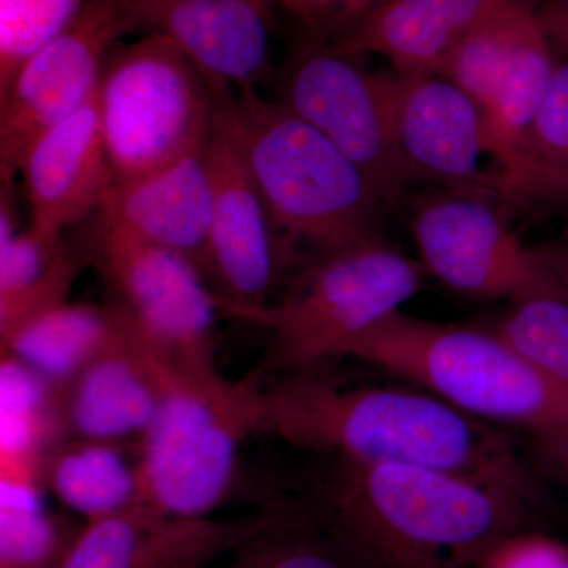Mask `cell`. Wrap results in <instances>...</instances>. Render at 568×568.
Wrapping results in <instances>:
<instances>
[{
	"label": "cell",
	"mask_w": 568,
	"mask_h": 568,
	"mask_svg": "<svg viewBox=\"0 0 568 568\" xmlns=\"http://www.w3.org/2000/svg\"><path fill=\"white\" fill-rule=\"evenodd\" d=\"M346 357L403 377L485 424L537 436L568 422V387L534 368L496 332L432 323L399 310Z\"/></svg>",
	"instance_id": "cell-4"
},
{
	"label": "cell",
	"mask_w": 568,
	"mask_h": 568,
	"mask_svg": "<svg viewBox=\"0 0 568 568\" xmlns=\"http://www.w3.org/2000/svg\"><path fill=\"white\" fill-rule=\"evenodd\" d=\"M65 436L59 392L29 366L0 361V480L44 485L48 457Z\"/></svg>",
	"instance_id": "cell-23"
},
{
	"label": "cell",
	"mask_w": 568,
	"mask_h": 568,
	"mask_svg": "<svg viewBox=\"0 0 568 568\" xmlns=\"http://www.w3.org/2000/svg\"><path fill=\"white\" fill-rule=\"evenodd\" d=\"M496 334L534 368L568 387V293L514 302Z\"/></svg>",
	"instance_id": "cell-29"
},
{
	"label": "cell",
	"mask_w": 568,
	"mask_h": 568,
	"mask_svg": "<svg viewBox=\"0 0 568 568\" xmlns=\"http://www.w3.org/2000/svg\"><path fill=\"white\" fill-rule=\"evenodd\" d=\"M233 555L227 568H366L308 506H276L271 525Z\"/></svg>",
	"instance_id": "cell-26"
},
{
	"label": "cell",
	"mask_w": 568,
	"mask_h": 568,
	"mask_svg": "<svg viewBox=\"0 0 568 568\" xmlns=\"http://www.w3.org/2000/svg\"><path fill=\"white\" fill-rule=\"evenodd\" d=\"M537 17L549 40L568 36V0H544Z\"/></svg>",
	"instance_id": "cell-34"
},
{
	"label": "cell",
	"mask_w": 568,
	"mask_h": 568,
	"mask_svg": "<svg viewBox=\"0 0 568 568\" xmlns=\"http://www.w3.org/2000/svg\"><path fill=\"white\" fill-rule=\"evenodd\" d=\"M424 274V265L381 237L316 253L265 312L272 339L263 372L312 373L346 357L417 294Z\"/></svg>",
	"instance_id": "cell-5"
},
{
	"label": "cell",
	"mask_w": 568,
	"mask_h": 568,
	"mask_svg": "<svg viewBox=\"0 0 568 568\" xmlns=\"http://www.w3.org/2000/svg\"><path fill=\"white\" fill-rule=\"evenodd\" d=\"M556 65L551 41L536 14L481 110L485 153L497 163V173L493 174L495 192L497 183L517 170L526 136L547 97Z\"/></svg>",
	"instance_id": "cell-22"
},
{
	"label": "cell",
	"mask_w": 568,
	"mask_h": 568,
	"mask_svg": "<svg viewBox=\"0 0 568 568\" xmlns=\"http://www.w3.org/2000/svg\"><path fill=\"white\" fill-rule=\"evenodd\" d=\"M534 439L544 465L568 481V422L558 428L534 436Z\"/></svg>",
	"instance_id": "cell-33"
},
{
	"label": "cell",
	"mask_w": 568,
	"mask_h": 568,
	"mask_svg": "<svg viewBox=\"0 0 568 568\" xmlns=\"http://www.w3.org/2000/svg\"><path fill=\"white\" fill-rule=\"evenodd\" d=\"M207 163L212 227L205 276L226 302L230 315L263 324L294 250L275 226L219 102Z\"/></svg>",
	"instance_id": "cell-12"
},
{
	"label": "cell",
	"mask_w": 568,
	"mask_h": 568,
	"mask_svg": "<svg viewBox=\"0 0 568 568\" xmlns=\"http://www.w3.org/2000/svg\"><path fill=\"white\" fill-rule=\"evenodd\" d=\"M123 331L125 317L111 302L104 306L67 302L2 336L0 351L13 355L61 394Z\"/></svg>",
	"instance_id": "cell-21"
},
{
	"label": "cell",
	"mask_w": 568,
	"mask_h": 568,
	"mask_svg": "<svg viewBox=\"0 0 568 568\" xmlns=\"http://www.w3.org/2000/svg\"><path fill=\"white\" fill-rule=\"evenodd\" d=\"M551 252L555 254L556 261H558L560 271H562L564 276L568 280V231L564 235L562 242L556 245L555 248H551Z\"/></svg>",
	"instance_id": "cell-35"
},
{
	"label": "cell",
	"mask_w": 568,
	"mask_h": 568,
	"mask_svg": "<svg viewBox=\"0 0 568 568\" xmlns=\"http://www.w3.org/2000/svg\"><path fill=\"white\" fill-rule=\"evenodd\" d=\"M246 168L291 246L316 253L379 237L386 211L372 183L324 133L256 89L216 91Z\"/></svg>",
	"instance_id": "cell-3"
},
{
	"label": "cell",
	"mask_w": 568,
	"mask_h": 568,
	"mask_svg": "<svg viewBox=\"0 0 568 568\" xmlns=\"http://www.w3.org/2000/svg\"><path fill=\"white\" fill-rule=\"evenodd\" d=\"M275 507L219 519L170 517L138 504L84 523L58 568H205L267 528Z\"/></svg>",
	"instance_id": "cell-14"
},
{
	"label": "cell",
	"mask_w": 568,
	"mask_h": 568,
	"mask_svg": "<svg viewBox=\"0 0 568 568\" xmlns=\"http://www.w3.org/2000/svg\"><path fill=\"white\" fill-rule=\"evenodd\" d=\"M256 2L263 3V6L268 7V9L274 10V7H282L286 0H256Z\"/></svg>",
	"instance_id": "cell-37"
},
{
	"label": "cell",
	"mask_w": 568,
	"mask_h": 568,
	"mask_svg": "<svg viewBox=\"0 0 568 568\" xmlns=\"http://www.w3.org/2000/svg\"><path fill=\"white\" fill-rule=\"evenodd\" d=\"M88 0H0V95L24 62L70 24Z\"/></svg>",
	"instance_id": "cell-30"
},
{
	"label": "cell",
	"mask_w": 568,
	"mask_h": 568,
	"mask_svg": "<svg viewBox=\"0 0 568 568\" xmlns=\"http://www.w3.org/2000/svg\"><path fill=\"white\" fill-rule=\"evenodd\" d=\"M126 36H136L133 0H88L24 62L0 95V175H18L29 145L88 102L108 55Z\"/></svg>",
	"instance_id": "cell-11"
},
{
	"label": "cell",
	"mask_w": 568,
	"mask_h": 568,
	"mask_svg": "<svg viewBox=\"0 0 568 568\" xmlns=\"http://www.w3.org/2000/svg\"><path fill=\"white\" fill-rule=\"evenodd\" d=\"M396 145L410 179L439 182L450 192H495L478 170L484 149L480 106L439 74H384Z\"/></svg>",
	"instance_id": "cell-13"
},
{
	"label": "cell",
	"mask_w": 568,
	"mask_h": 568,
	"mask_svg": "<svg viewBox=\"0 0 568 568\" xmlns=\"http://www.w3.org/2000/svg\"><path fill=\"white\" fill-rule=\"evenodd\" d=\"M386 2L387 0H286L283 10L294 14L306 32L328 43H336Z\"/></svg>",
	"instance_id": "cell-31"
},
{
	"label": "cell",
	"mask_w": 568,
	"mask_h": 568,
	"mask_svg": "<svg viewBox=\"0 0 568 568\" xmlns=\"http://www.w3.org/2000/svg\"><path fill=\"white\" fill-rule=\"evenodd\" d=\"M99 103L114 185H121L204 148L216 91L173 41L144 33L108 55Z\"/></svg>",
	"instance_id": "cell-7"
},
{
	"label": "cell",
	"mask_w": 568,
	"mask_h": 568,
	"mask_svg": "<svg viewBox=\"0 0 568 568\" xmlns=\"http://www.w3.org/2000/svg\"><path fill=\"white\" fill-rule=\"evenodd\" d=\"M95 215L189 257L205 275L212 227L207 144L151 174L112 186Z\"/></svg>",
	"instance_id": "cell-18"
},
{
	"label": "cell",
	"mask_w": 568,
	"mask_h": 568,
	"mask_svg": "<svg viewBox=\"0 0 568 568\" xmlns=\"http://www.w3.org/2000/svg\"><path fill=\"white\" fill-rule=\"evenodd\" d=\"M541 2L519 0L478 24L448 55L439 77L454 82L484 110Z\"/></svg>",
	"instance_id": "cell-28"
},
{
	"label": "cell",
	"mask_w": 568,
	"mask_h": 568,
	"mask_svg": "<svg viewBox=\"0 0 568 568\" xmlns=\"http://www.w3.org/2000/svg\"><path fill=\"white\" fill-rule=\"evenodd\" d=\"M89 254L111 291V304L168 369L219 375L216 315H230V308L196 264L99 215H93Z\"/></svg>",
	"instance_id": "cell-8"
},
{
	"label": "cell",
	"mask_w": 568,
	"mask_h": 568,
	"mask_svg": "<svg viewBox=\"0 0 568 568\" xmlns=\"http://www.w3.org/2000/svg\"><path fill=\"white\" fill-rule=\"evenodd\" d=\"M18 174L31 209L29 227L63 235L95 215L114 186L100 119L99 85L88 102L29 145Z\"/></svg>",
	"instance_id": "cell-16"
},
{
	"label": "cell",
	"mask_w": 568,
	"mask_h": 568,
	"mask_svg": "<svg viewBox=\"0 0 568 568\" xmlns=\"http://www.w3.org/2000/svg\"><path fill=\"white\" fill-rule=\"evenodd\" d=\"M530 500L448 470L338 459L308 507L366 568H476L528 529Z\"/></svg>",
	"instance_id": "cell-2"
},
{
	"label": "cell",
	"mask_w": 568,
	"mask_h": 568,
	"mask_svg": "<svg viewBox=\"0 0 568 568\" xmlns=\"http://www.w3.org/2000/svg\"><path fill=\"white\" fill-rule=\"evenodd\" d=\"M493 193L448 192L426 197L414 212L420 264L458 293L511 298L568 293L551 248L532 250L515 235Z\"/></svg>",
	"instance_id": "cell-9"
},
{
	"label": "cell",
	"mask_w": 568,
	"mask_h": 568,
	"mask_svg": "<svg viewBox=\"0 0 568 568\" xmlns=\"http://www.w3.org/2000/svg\"><path fill=\"white\" fill-rule=\"evenodd\" d=\"M43 485L0 480V568H58L81 528L48 514Z\"/></svg>",
	"instance_id": "cell-27"
},
{
	"label": "cell",
	"mask_w": 568,
	"mask_h": 568,
	"mask_svg": "<svg viewBox=\"0 0 568 568\" xmlns=\"http://www.w3.org/2000/svg\"><path fill=\"white\" fill-rule=\"evenodd\" d=\"M44 487L74 514L95 521L142 504L138 463L121 444L63 439L48 457Z\"/></svg>",
	"instance_id": "cell-24"
},
{
	"label": "cell",
	"mask_w": 568,
	"mask_h": 568,
	"mask_svg": "<svg viewBox=\"0 0 568 568\" xmlns=\"http://www.w3.org/2000/svg\"><path fill=\"white\" fill-rule=\"evenodd\" d=\"M272 11L256 0H133L136 36L173 41L215 91H244L263 81Z\"/></svg>",
	"instance_id": "cell-15"
},
{
	"label": "cell",
	"mask_w": 568,
	"mask_h": 568,
	"mask_svg": "<svg viewBox=\"0 0 568 568\" xmlns=\"http://www.w3.org/2000/svg\"><path fill=\"white\" fill-rule=\"evenodd\" d=\"M496 194L518 204H564L568 201V62L555 77L538 110L517 170L497 183Z\"/></svg>",
	"instance_id": "cell-25"
},
{
	"label": "cell",
	"mask_w": 568,
	"mask_h": 568,
	"mask_svg": "<svg viewBox=\"0 0 568 568\" xmlns=\"http://www.w3.org/2000/svg\"><path fill=\"white\" fill-rule=\"evenodd\" d=\"M549 41H551L552 50H558L566 58V62H568V36Z\"/></svg>",
	"instance_id": "cell-36"
},
{
	"label": "cell",
	"mask_w": 568,
	"mask_h": 568,
	"mask_svg": "<svg viewBox=\"0 0 568 568\" xmlns=\"http://www.w3.org/2000/svg\"><path fill=\"white\" fill-rule=\"evenodd\" d=\"M168 381L170 369L125 317L122 335L59 394L65 435L114 444L140 440L162 406Z\"/></svg>",
	"instance_id": "cell-17"
},
{
	"label": "cell",
	"mask_w": 568,
	"mask_h": 568,
	"mask_svg": "<svg viewBox=\"0 0 568 568\" xmlns=\"http://www.w3.org/2000/svg\"><path fill=\"white\" fill-rule=\"evenodd\" d=\"M0 178V338L31 317L67 304L80 261L62 235L18 230L17 181Z\"/></svg>",
	"instance_id": "cell-20"
},
{
	"label": "cell",
	"mask_w": 568,
	"mask_h": 568,
	"mask_svg": "<svg viewBox=\"0 0 568 568\" xmlns=\"http://www.w3.org/2000/svg\"><path fill=\"white\" fill-rule=\"evenodd\" d=\"M357 59L306 32L284 62L280 102L342 149L384 205L395 207L413 179L396 145L384 74L362 69Z\"/></svg>",
	"instance_id": "cell-10"
},
{
	"label": "cell",
	"mask_w": 568,
	"mask_h": 568,
	"mask_svg": "<svg viewBox=\"0 0 568 568\" xmlns=\"http://www.w3.org/2000/svg\"><path fill=\"white\" fill-rule=\"evenodd\" d=\"M257 379L170 372L162 406L138 440L141 499L170 517H211L234 488L254 429Z\"/></svg>",
	"instance_id": "cell-6"
},
{
	"label": "cell",
	"mask_w": 568,
	"mask_h": 568,
	"mask_svg": "<svg viewBox=\"0 0 568 568\" xmlns=\"http://www.w3.org/2000/svg\"><path fill=\"white\" fill-rule=\"evenodd\" d=\"M519 0H387L336 43L339 54L386 58L399 74H439L467 33Z\"/></svg>",
	"instance_id": "cell-19"
},
{
	"label": "cell",
	"mask_w": 568,
	"mask_h": 568,
	"mask_svg": "<svg viewBox=\"0 0 568 568\" xmlns=\"http://www.w3.org/2000/svg\"><path fill=\"white\" fill-rule=\"evenodd\" d=\"M254 429L342 462L432 467L532 496L506 433L424 390L345 388L312 373L257 381Z\"/></svg>",
	"instance_id": "cell-1"
},
{
	"label": "cell",
	"mask_w": 568,
	"mask_h": 568,
	"mask_svg": "<svg viewBox=\"0 0 568 568\" xmlns=\"http://www.w3.org/2000/svg\"><path fill=\"white\" fill-rule=\"evenodd\" d=\"M476 568H568V545L536 530H518L489 548Z\"/></svg>",
	"instance_id": "cell-32"
}]
</instances>
